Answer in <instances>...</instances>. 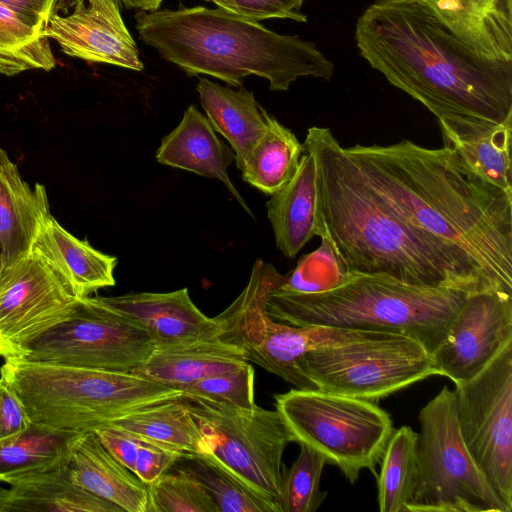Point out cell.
<instances>
[{
    "mask_svg": "<svg viewBox=\"0 0 512 512\" xmlns=\"http://www.w3.org/2000/svg\"><path fill=\"white\" fill-rule=\"evenodd\" d=\"M356 45L437 119L512 117V0H376Z\"/></svg>",
    "mask_w": 512,
    "mask_h": 512,
    "instance_id": "cell-1",
    "label": "cell"
},
{
    "mask_svg": "<svg viewBox=\"0 0 512 512\" xmlns=\"http://www.w3.org/2000/svg\"><path fill=\"white\" fill-rule=\"evenodd\" d=\"M374 194L429 237L485 290L512 294V194L452 149L403 139L344 147Z\"/></svg>",
    "mask_w": 512,
    "mask_h": 512,
    "instance_id": "cell-2",
    "label": "cell"
},
{
    "mask_svg": "<svg viewBox=\"0 0 512 512\" xmlns=\"http://www.w3.org/2000/svg\"><path fill=\"white\" fill-rule=\"evenodd\" d=\"M303 146L316 160L326 239L346 272L420 287L486 291L374 194L329 128H309Z\"/></svg>",
    "mask_w": 512,
    "mask_h": 512,
    "instance_id": "cell-3",
    "label": "cell"
},
{
    "mask_svg": "<svg viewBox=\"0 0 512 512\" xmlns=\"http://www.w3.org/2000/svg\"><path fill=\"white\" fill-rule=\"evenodd\" d=\"M140 39L188 76L209 75L235 87L256 75L272 91L301 77L329 81L334 64L314 42L281 35L221 8L181 7L136 13Z\"/></svg>",
    "mask_w": 512,
    "mask_h": 512,
    "instance_id": "cell-4",
    "label": "cell"
},
{
    "mask_svg": "<svg viewBox=\"0 0 512 512\" xmlns=\"http://www.w3.org/2000/svg\"><path fill=\"white\" fill-rule=\"evenodd\" d=\"M468 294L461 289L413 286L380 274L347 272L336 285L318 292L278 287L266 307L272 319L288 325L404 335L432 354Z\"/></svg>",
    "mask_w": 512,
    "mask_h": 512,
    "instance_id": "cell-5",
    "label": "cell"
},
{
    "mask_svg": "<svg viewBox=\"0 0 512 512\" xmlns=\"http://www.w3.org/2000/svg\"><path fill=\"white\" fill-rule=\"evenodd\" d=\"M2 376L32 422L76 432L93 431L132 410L183 392L132 372L5 359Z\"/></svg>",
    "mask_w": 512,
    "mask_h": 512,
    "instance_id": "cell-6",
    "label": "cell"
},
{
    "mask_svg": "<svg viewBox=\"0 0 512 512\" xmlns=\"http://www.w3.org/2000/svg\"><path fill=\"white\" fill-rule=\"evenodd\" d=\"M286 280L271 263L257 259L240 295L215 316L220 341L243 350L248 361L299 389L316 388L302 373L299 361L313 349L379 336L384 332L310 325L292 326L267 313L269 295Z\"/></svg>",
    "mask_w": 512,
    "mask_h": 512,
    "instance_id": "cell-7",
    "label": "cell"
},
{
    "mask_svg": "<svg viewBox=\"0 0 512 512\" xmlns=\"http://www.w3.org/2000/svg\"><path fill=\"white\" fill-rule=\"evenodd\" d=\"M274 398L294 442L321 454L351 484L365 469L377 477L376 466L394 431L386 410L373 401L317 388H294Z\"/></svg>",
    "mask_w": 512,
    "mask_h": 512,
    "instance_id": "cell-8",
    "label": "cell"
},
{
    "mask_svg": "<svg viewBox=\"0 0 512 512\" xmlns=\"http://www.w3.org/2000/svg\"><path fill=\"white\" fill-rule=\"evenodd\" d=\"M417 478L407 512H510L468 451L447 386L419 413Z\"/></svg>",
    "mask_w": 512,
    "mask_h": 512,
    "instance_id": "cell-9",
    "label": "cell"
},
{
    "mask_svg": "<svg viewBox=\"0 0 512 512\" xmlns=\"http://www.w3.org/2000/svg\"><path fill=\"white\" fill-rule=\"evenodd\" d=\"M202 429L204 456L283 512V454L293 437L277 410L183 395Z\"/></svg>",
    "mask_w": 512,
    "mask_h": 512,
    "instance_id": "cell-10",
    "label": "cell"
},
{
    "mask_svg": "<svg viewBox=\"0 0 512 512\" xmlns=\"http://www.w3.org/2000/svg\"><path fill=\"white\" fill-rule=\"evenodd\" d=\"M298 365L317 389L369 401L437 375L419 341L390 333L313 349Z\"/></svg>",
    "mask_w": 512,
    "mask_h": 512,
    "instance_id": "cell-11",
    "label": "cell"
},
{
    "mask_svg": "<svg viewBox=\"0 0 512 512\" xmlns=\"http://www.w3.org/2000/svg\"><path fill=\"white\" fill-rule=\"evenodd\" d=\"M154 349L144 328L101 296H88L78 298L71 314L34 340L21 359L132 372Z\"/></svg>",
    "mask_w": 512,
    "mask_h": 512,
    "instance_id": "cell-12",
    "label": "cell"
},
{
    "mask_svg": "<svg viewBox=\"0 0 512 512\" xmlns=\"http://www.w3.org/2000/svg\"><path fill=\"white\" fill-rule=\"evenodd\" d=\"M463 441L487 481L512 511V341L471 379L455 384Z\"/></svg>",
    "mask_w": 512,
    "mask_h": 512,
    "instance_id": "cell-13",
    "label": "cell"
},
{
    "mask_svg": "<svg viewBox=\"0 0 512 512\" xmlns=\"http://www.w3.org/2000/svg\"><path fill=\"white\" fill-rule=\"evenodd\" d=\"M75 297L32 251L0 271V356L22 358L29 345L72 312Z\"/></svg>",
    "mask_w": 512,
    "mask_h": 512,
    "instance_id": "cell-14",
    "label": "cell"
},
{
    "mask_svg": "<svg viewBox=\"0 0 512 512\" xmlns=\"http://www.w3.org/2000/svg\"><path fill=\"white\" fill-rule=\"evenodd\" d=\"M512 341V294L486 290L468 294L443 341L431 354L437 375L455 384L476 376Z\"/></svg>",
    "mask_w": 512,
    "mask_h": 512,
    "instance_id": "cell-15",
    "label": "cell"
},
{
    "mask_svg": "<svg viewBox=\"0 0 512 512\" xmlns=\"http://www.w3.org/2000/svg\"><path fill=\"white\" fill-rule=\"evenodd\" d=\"M118 0H79L68 15L54 14L45 33L66 55L142 71L144 64L120 12Z\"/></svg>",
    "mask_w": 512,
    "mask_h": 512,
    "instance_id": "cell-16",
    "label": "cell"
},
{
    "mask_svg": "<svg viewBox=\"0 0 512 512\" xmlns=\"http://www.w3.org/2000/svg\"><path fill=\"white\" fill-rule=\"evenodd\" d=\"M112 308L144 328L155 347L215 338L219 326L193 303L187 288L166 293H128L102 297Z\"/></svg>",
    "mask_w": 512,
    "mask_h": 512,
    "instance_id": "cell-17",
    "label": "cell"
},
{
    "mask_svg": "<svg viewBox=\"0 0 512 512\" xmlns=\"http://www.w3.org/2000/svg\"><path fill=\"white\" fill-rule=\"evenodd\" d=\"M43 184L31 187L17 165L0 148V256L8 268L32 253L41 229L51 217Z\"/></svg>",
    "mask_w": 512,
    "mask_h": 512,
    "instance_id": "cell-18",
    "label": "cell"
},
{
    "mask_svg": "<svg viewBox=\"0 0 512 512\" xmlns=\"http://www.w3.org/2000/svg\"><path fill=\"white\" fill-rule=\"evenodd\" d=\"M267 216L277 248L286 257H295L314 237L327 238L320 205L317 165L305 151L295 176L270 195Z\"/></svg>",
    "mask_w": 512,
    "mask_h": 512,
    "instance_id": "cell-19",
    "label": "cell"
},
{
    "mask_svg": "<svg viewBox=\"0 0 512 512\" xmlns=\"http://www.w3.org/2000/svg\"><path fill=\"white\" fill-rule=\"evenodd\" d=\"M437 120L443 146L485 181L512 194V117L502 122L463 116Z\"/></svg>",
    "mask_w": 512,
    "mask_h": 512,
    "instance_id": "cell-20",
    "label": "cell"
},
{
    "mask_svg": "<svg viewBox=\"0 0 512 512\" xmlns=\"http://www.w3.org/2000/svg\"><path fill=\"white\" fill-rule=\"evenodd\" d=\"M156 159L160 164L221 181L253 216L228 175V167L235 161L233 150L219 139L208 118L195 105L185 110L178 126L162 139Z\"/></svg>",
    "mask_w": 512,
    "mask_h": 512,
    "instance_id": "cell-21",
    "label": "cell"
},
{
    "mask_svg": "<svg viewBox=\"0 0 512 512\" xmlns=\"http://www.w3.org/2000/svg\"><path fill=\"white\" fill-rule=\"evenodd\" d=\"M0 512H123L71 479L69 461L60 466L4 477Z\"/></svg>",
    "mask_w": 512,
    "mask_h": 512,
    "instance_id": "cell-22",
    "label": "cell"
},
{
    "mask_svg": "<svg viewBox=\"0 0 512 512\" xmlns=\"http://www.w3.org/2000/svg\"><path fill=\"white\" fill-rule=\"evenodd\" d=\"M32 251L52 268L77 298L115 285L117 258L78 239L53 216L41 229Z\"/></svg>",
    "mask_w": 512,
    "mask_h": 512,
    "instance_id": "cell-23",
    "label": "cell"
},
{
    "mask_svg": "<svg viewBox=\"0 0 512 512\" xmlns=\"http://www.w3.org/2000/svg\"><path fill=\"white\" fill-rule=\"evenodd\" d=\"M73 482L126 512H148V485L116 460L93 431L83 433L69 459Z\"/></svg>",
    "mask_w": 512,
    "mask_h": 512,
    "instance_id": "cell-24",
    "label": "cell"
},
{
    "mask_svg": "<svg viewBox=\"0 0 512 512\" xmlns=\"http://www.w3.org/2000/svg\"><path fill=\"white\" fill-rule=\"evenodd\" d=\"M246 362L243 350L215 337L155 347L132 373L182 391L205 377L235 370Z\"/></svg>",
    "mask_w": 512,
    "mask_h": 512,
    "instance_id": "cell-25",
    "label": "cell"
},
{
    "mask_svg": "<svg viewBox=\"0 0 512 512\" xmlns=\"http://www.w3.org/2000/svg\"><path fill=\"white\" fill-rule=\"evenodd\" d=\"M201 105L214 130L228 142L241 170L253 148L269 128L272 116L243 86L234 90L207 78L197 84Z\"/></svg>",
    "mask_w": 512,
    "mask_h": 512,
    "instance_id": "cell-26",
    "label": "cell"
},
{
    "mask_svg": "<svg viewBox=\"0 0 512 512\" xmlns=\"http://www.w3.org/2000/svg\"><path fill=\"white\" fill-rule=\"evenodd\" d=\"M107 425L126 429L142 439L186 455L207 452L205 435L183 395L132 410Z\"/></svg>",
    "mask_w": 512,
    "mask_h": 512,
    "instance_id": "cell-27",
    "label": "cell"
},
{
    "mask_svg": "<svg viewBox=\"0 0 512 512\" xmlns=\"http://www.w3.org/2000/svg\"><path fill=\"white\" fill-rule=\"evenodd\" d=\"M83 433L32 422L21 435L0 443V479L67 463Z\"/></svg>",
    "mask_w": 512,
    "mask_h": 512,
    "instance_id": "cell-28",
    "label": "cell"
},
{
    "mask_svg": "<svg viewBox=\"0 0 512 512\" xmlns=\"http://www.w3.org/2000/svg\"><path fill=\"white\" fill-rule=\"evenodd\" d=\"M305 149L295 134L274 117L242 167L244 181L272 195L297 173Z\"/></svg>",
    "mask_w": 512,
    "mask_h": 512,
    "instance_id": "cell-29",
    "label": "cell"
},
{
    "mask_svg": "<svg viewBox=\"0 0 512 512\" xmlns=\"http://www.w3.org/2000/svg\"><path fill=\"white\" fill-rule=\"evenodd\" d=\"M418 433L410 426L393 431L377 475L380 512H407L417 478Z\"/></svg>",
    "mask_w": 512,
    "mask_h": 512,
    "instance_id": "cell-30",
    "label": "cell"
},
{
    "mask_svg": "<svg viewBox=\"0 0 512 512\" xmlns=\"http://www.w3.org/2000/svg\"><path fill=\"white\" fill-rule=\"evenodd\" d=\"M56 59L45 29L34 26L0 2V74L50 71Z\"/></svg>",
    "mask_w": 512,
    "mask_h": 512,
    "instance_id": "cell-31",
    "label": "cell"
},
{
    "mask_svg": "<svg viewBox=\"0 0 512 512\" xmlns=\"http://www.w3.org/2000/svg\"><path fill=\"white\" fill-rule=\"evenodd\" d=\"M178 464L187 468L214 500L218 512H277L266 499L201 454H189Z\"/></svg>",
    "mask_w": 512,
    "mask_h": 512,
    "instance_id": "cell-32",
    "label": "cell"
},
{
    "mask_svg": "<svg viewBox=\"0 0 512 512\" xmlns=\"http://www.w3.org/2000/svg\"><path fill=\"white\" fill-rule=\"evenodd\" d=\"M147 485L148 512H218L198 479L178 463Z\"/></svg>",
    "mask_w": 512,
    "mask_h": 512,
    "instance_id": "cell-33",
    "label": "cell"
},
{
    "mask_svg": "<svg viewBox=\"0 0 512 512\" xmlns=\"http://www.w3.org/2000/svg\"><path fill=\"white\" fill-rule=\"evenodd\" d=\"M300 453L285 473L282 509L283 512H314L327 496L321 491L320 481L325 458L306 445H300Z\"/></svg>",
    "mask_w": 512,
    "mask_h": 512,
    "instance_id": "cell-34",
    "label": "cell"
},
{
    "mask_svg": "<svg viewBox=\"0 0 512 512\" xmlns=\"http://www.w3.org/2000/svg\"><path fill=\"white\" fill-rule=\"evenodd\" d=\"M183 395L198 397L242 408L254 402V369L246 362L241 367L205 377L182 390Z\"/></svg>",
    "mask_w": 512,
    "mask_h": 512,
    "instance_id": "cell-35",
    "label": "cell"
},
{
    "mask_svg": "<svg viewBox=\"0 0 512 512\" xmlns=\"http://www.w3.org/2000/svg\"><path fill=\"white\" fill-rule=\"evenodd\" d=\"M303 0H217L215 5L240 17L260 22L271 18L306 22Z\"/></svg>",
    "mask_w": 512,
    "mask_h": 512,
    "instance_id": "cell-36",
    "label": "cell"
},
{
    "mask_svg": "<svg viewBox=\"0 0 512 512\" xmlns=\"http://www.w3.org/2000/svg\"><path fill=\"white\" fill-rule=\"evenodd\" d=\"M186 456L182 452L142 439L133 473L142 482L149 484Z\"/></svg>",
    "mask_w": 512,
    "mask_h": 512,
    "instance_id": "cell-37",
    "label": "cell"
},
{
    "mask_svg": "<svg viewBox=\"0 0 512 512\" xmlns=\"http://www.w3.org/2000/svg\"><path fill=\"white\" fill-rule=\"evenodd\" d=\"M32 421L16 392L0 376V443L26 431Z\"/></svg>",
    "mask_w": 512,
    "mask_h": 512,
    "instance_id": "cell-38",
    "label": "cell"
},
{
    "mask_svg": "<svg viewBox=\"0 0 512 512\" xmlns=\"http://www.w3.org/2000/svg\"><path fill=\"white\" fill-rule=\"evenodd\" d=\"M108 452L130 471H134L137 452L142 438L136 434L112 425L93 430Z\"/></svg>",
    "mask_w": 512,
    "mask_h": 512,
    "instance_id": "cell-39",
    "label": "cell"
},
{
    "mask_svg": "<svg viewBox=\"0 0 512 512\" xmlns=\"http://www.w3.org/2000/svg\"><path fill=\"white\" fill-rule=\"evenodd\" d=\"M59 0H0L30 24L46 29Z\"/></svg>",
    "mask_w": 512,
    "mask_h": 512,
    "instance_id": "cell-40",
    "label": "cell"
},
{
    "mask_svg": "<svg viewBox=\"0 0 512 512\" xmlns=\"http://www.w3.org/2000/svg\"><path fill=\"white\" fill-rule=\"evenodd\" d=\"M137 4V9L142 11H155L161 5L162 0H135Z\"/></svg>",
    "mask_w": 512,
    "mask_h": 512,
    "instance_id": "cell-41",
    "label": "cell"
},
{
    "mask_svg": "<svg viewBox=\"0 0 512 512\" xmlns=\"http://www.w3.org/2000/svg\"><path fill=\"white\" fill-rule=\"evenodd\" d=\"M79 0H59L58 1V7L60 8H68L70 6H74V4ZM120 3L124 4L127 8H136L137 4L135 0H118Z\"/></svg>",
    "mask_w": 512,
    "mask_h": 512,
    "instance_id": "cell-42",
    "label": "cell"
},
{
    "mask_svg": "<svg viewBox=\"0 0 512 512\" xmlns=\"http://www.w3.org/2000/svg\"><path fill=\"white\" fill-rule=\"evenodd\" d=\"M205 1L213 2L215 4L217 0H205Z\"/></svg>",
    "mask_w": 512,
    "mask_h": 512,
    "instance_id": "cell-43",
    "label": "cell"
},
{
    "mask_svg": "<svg viewBox=\"0 0 512 512\" xmlns=\"http://www.w3.org/2000/svg\"><path fill=\"white\" fill-rule=\"evenodd\" d=\"M1 268H2V263H1V256H0V271H1Z\"/></svg>",
    "mask_w": 512,
    "mask_h": 512,
    "instance_id": "cell-44",
    "label": "cell"
},
{
    "mask_svg": "<svg viewBox=\"0 0 512 512\" xmlns=\"http://www.w3.org/2000/svg\"><path fill=\"white\" fill-rule=\"evenodd\" d=\"M2 489L1 483H0V490Z\"/></svg>",
    "mask_w": 512,
    "mask_h": 512,
    "instance_id": "cell-45",
    "label": "cell"
}]
</instances>
